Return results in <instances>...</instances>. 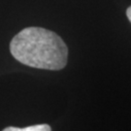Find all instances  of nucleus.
<instances>
[{
    "mask_svg": "<svg viewBox=\"0 0 131 131\" xmlns=\"http://www.w3.org/2000/svg\"><path fill=\"white\" fill-rule=\"evenodd\" d=\"M2 131H52V127L49 124L43 123V124H35V125H30V126L24 127V128H19V127L8 126L4 128Z\"/></svg>",
    "mask_w": 131,
    "mask_h": 131,
    "instance_id": "2",
    "label": "nucleus"
},
{
    "mask_svg": "<svg viewBox=\"0 0 131 131\" xmlns=\"http://www.w3.org/2000/svg\"><path fill=\"white\" fill-rule=\"evenodd\" d=\"M12 56L24 65L59 71L67 64L68 48L56 32L42 27H26L10 43Z\"/></svg>",
    "mask_w": 131,
    "mask_h": 131,
    "instance_id": "1",
    "label": "nucleus"
},
{
    "mask_svg": "<svg viewBox=\"0 0 131 131\" xmlns=\"http://www.w3.org/2000/svg\"><path fill=\"white\" fill-rule=\"evenodd\" d=\"M126 17L131 24V6H129V7L126 9Z\"/></svg>",
    "mask_w": 131,
    "mask_h": 131,
    "instance_id": "3",
    "label": "nucleus"
}]
</instances>
